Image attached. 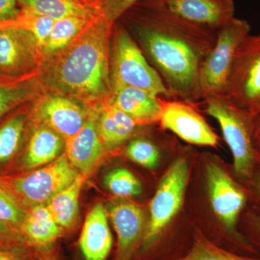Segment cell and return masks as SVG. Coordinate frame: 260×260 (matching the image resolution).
<instances>
[{
  "mask_svg": "<svg viewBox=\"0 0 260 260\" xmlns=\"http://www.w3.org/2000/svg\"><path fill=\"white\" fill-rule=\"evenodd\" d=\"M250 32L249 23L235 17L217 32L213 49L200 69L199 85L202 100L223 96L238 47Z\"/></svg>",
  "mask_w": 260,
  "mask_h": 260,
  "instance_id": "52a82bcc",
  "label": "cell"
},
{
  "mask_svg": "<svg viewBox=\"0 0 260 260\" xmlns=\"http://www.w3.org/2000/svg\"><path fill=\"white\" fill-rule=\"evenodd\" d=\"M260 259V214L254 211L244 215V232H241Z\"/></svg>",
  "mask_w": 260,
  "mask_h": 260,
  "instance_id": "f546056e",
  "label": "cell"
},
{
  "mask_svg": "<svg viewBox=\"0 0 260 260\" xmlns=\"http://www.w3.org/2000/svg\"><path fill=\"white\" fill-rule=\"evenodd\" d=\"M98 119V107L90 109L81 129L65 142L64 153L70 164L85 176L96 167L106 149L99 135Z\"/></svg>",
  "mask_w": 260,
  "mask_h": 260,
  "instance_id": "5bb4252c",
  "label": "cell"
},
{
  "mask_svg": "<svg viewBox=\"0 0 260 260\" xmlns=\"http://www.w3.org/2000/svg\"><path fill=\"white\" fill-rule=\"evenodd\" d=\"M25 214L26 209L14 197L0 187V223L13 228L20 233Z\"/></svg>",
  "mask_w": 260,
  "mask_h": 260,
  "instance_id": "f1b7e54d",
  "label": "cell"
},
{
  "mask_svg": "<svg viewBox=\"0 0 260 260\" xmlns=\"http://www.w3.org/2000/svg\"><path fill=\"white\" fill-rule=\"evenodd\" d=\"M39 80L30 75L20 77L0 74V117L39 94Z\"/></svg>",
  "mask_w": 260,
  "mask_h": 260,
  "instance_id": "7402d4cb",
  "label": "cell"
},
{
  "mask_svg": "<svg viewBox=\"0 0 260 260\" xmlns=\"http://www.w3.org/2000/svg\"><path fill=\"white\" fill-rule=\"evenodd\" d=\"M193 105L179 99H162L159 123L189 144L216 146L218 136Z\"/></svg>",
  "mask_w": 260,
  "mask_h": 260,
  "instance_id": "9c48e42d",
  "label": "cell"
},
{
  "mask_svg": "<svg viewBox=\"0 0 260 260\" xmlns=\"http://www.w3.org/2000/svg\"><path fill=\"white\" fill-rule=\"evenodd\" d=\"M250 113L260 106V34H249L238 47L223 96Z\"/></svg>",
  "mask_w": 260,
  "mask_h": 260,
  "instance_id": "ba28073f",
  "label": "cell"
},
{
  "mask_svg": "<svg viewBox=\"0 0 260 260\" xmlns=\"http://www.w3.org/2000/svg\"><path fill=\"white\" fill-rule=\"evenodd\" d=\"M54 23V19L21 10L16 18L0 22V29L18 28L31 32L37 38L41 49L49 37Z\"/></svg>",
  "mask_w": 260,
  "mask_h": 260,
  "instance_id": "d4e9b609",
  "label": "cell"
},
{
  "mask_svg": "<svg viewBox=\"0 0 260 260\" xmlns=\"http://www.w3.org/2000/svg\"><path fill=\"white\" fill-rule=\"evenodd\" d=\"M249 117H250L253 140H254L256 149L260 153V106L255 110L249 113Z\"/></svg>",
  "mask_w": 260,
  "mask_h": 260,
  "instance_id": "d590c367",
  "label": "cell"
},
{
  "mask_svg": "<svg viewBox=\"0 0 260 260\" xmlns=\"http://www.w3.org/2000/svg\"><path fill=\"white\" fill-rule=\"evenodd\" d=\"M85 179L86 176L80 174L71 185L53 197L46 205L63 232L70 230L76 224L79 215L80 191Z\"/></svg>",
  "mask_w": 260,
  "mask_h": 260,
  "instance_id": "44dd1931",
  "label": "cell"
},
{
  "mask_svg": "<svg viewBox=\"0 0 260 260\" xmlns=\"http://www.w3.org/2000/svg\"><path fill=\"white\" fill-rule=\"evenodd\" d=\"M125 154L130 160L149 169L158 167L161 155L158 145L145 138L130 140L126 146Z\"/></svg>",
  "mask_w": 260,
  "mask_h": 260,
  "instance_id": "83f0119b",
  "label": "cell"
},
{
  "mask_svg": "<svg viewBox=\"0 0 260 260\" xmlns=\"http://www.w3.org/2000/svg\"><path fill=\"white\" fill-rule=\"evenodd\" d=\"M111 102L129 116L138 126L159 123L162 110L161 98L134 87L112 88Z\"/></svg>",
  "mask_w": 260,
  "mask_h": 260,
  "instance_id": "9a60e30c",
  "label": "cell"
},
{
  "mask_svg": "<svg viewBox=\"0 0 260 260\" xmlns=\"http://www.w3.org/2000/svg\"><path fill=\"white\" fill-rule=\"evenodd\" d=\"M177 260H260L254 256L242 255L220 247L203 233L195 232L190 249Z\"/></svg>",
  "mask_w": 260,
  "mask_h": 260,
  "instance_id": "cb8c5ba5",
  "label": "cell"
},
{
  "mask_svg": "<svg viewBox=\"0 0 260 260\" xmlns=\"http://www.w3.org/2000/svg\"><path fill=\"white\" fill-rule=\"evenodd\" d=\"M187 160L179 157L164 174L150 205V220L138 255L156 245L172 219L181 209L189 179Z\"/></svg>",
  "mask_w": 260,
  "mask_h": 260,
  "instance_id": "8992f818",
  "label": "cell"
},
{
  "mask_svg": "<svg viewBox=\"0 0 260 260\" xmlns=\"http://www.w3.org/2000/svg\"><path fill=\"white\" fill-rule=\"evenodd\" d=\"M0 260H39V252L28 246L0 245Z\"/></svg>",
  "mask_w": 260,
  "mask_h": 260,
  "instance_id": "1f68e13d",
  "label": "cell"
},
{
  "mask_svg": "<svg viewBox=\"0 0 260 260\" xmlns=\"http://www.w3.org/2000/svg\"><path fill=\"white\" fill-rule=\"evenodd\" d=\"M248 184L250 187L249 192H250L251 199L254 200V203H256L260 209V153L258 155L252 177Z\"/></svg>",
  "mask_w": 260,
  "mask_h": 260,
  "instance_id": "e575fe53",
  "label": "cell"
},
{
  "mask_svg": "<svg viewBox=\"0 0 260 260\" xmlns=\"http://www.w3.org/2000/svg\"><path fill=\"white\" fill-rule=\"evenodd\" d=\"M119 20L158 72L173 99L194 104L201 100L199 77L217 32L185 21L162 0H141Z\"/></svg>",
  "mask_w": 260,
  "mask_h": 260,
  "instance_id": "6da1fadb",
  "label": "cell"
},
{
  "mask_svg": "<svg viewBox=\"0 0 260 260\" xmlns=\"http://www.w3.org/2000/svg\"><path fill=\"white\" fill-rule=\"evenodd\" d=\"M20 10L54 19L69 16L93 19L101 13L99 3L90 0H17Z\"/></svg>",
  "mask_w": 260,
  "mask_h": 260,
  "instance_id": "d6986e66",
  "label": "cell"
},
{
  "mask_svg": "<svg viewBox=\"0 0 260 260\" xmlns=\"http://www.w3.org/2000/svg\"><path fill=\"white\" fill-rule=\"evenodd\" d=\"M112 244L107 208L102 203H97L85 218L80 237V250L85 260H106Z\"/></svg>",
  "mask_w": 260,
  "mask_h": 260,
  "instance_id": "2e32d148",
  "label": "cell"
},
{
  "mask_svg": "<svg viewBox=\"0 0 260 260\" xmlns=\"http://www.w3.org/2000/svg\"><path fill=\"white\" fill-rule=\"evenodd\" d=\"M63 232L46 205H37L26 209L20 229L27 245L38 252L47 250L56 245Z\"/></svg>",
  "mask_w": 260,
  "mask_h": 260,
  "instance_id": "e0dca14e",
  "label": "cell"
},
{
  "mask_svg": "<svg viewBox=\"0 0 260 260\" xmlns=\"http://www.w3.org/2000/svg\"><path fill=\"white\" fill-rule=\"evenodd\" d=\"M169 11L188 23L218 32L235 18L234 0H162Z\"/></svg>",
  "mask_w": 260,
  "mask_h": 260,
  "instance_id": "4fadbf2b",
  "label": "cell"
},
{
  "mask_svg": "<svg viewBox=\"0 0 260 260\" xmlns=\"http://www.w3.org/2000/svg\"><path fill=\"white\" fill-rule=\"evenodd\" d=\"M90 1L94 2V3H99V0H90Z\"/></svg>",
  "mask_w": 260,
  "mask_h": 260,
  "instance_id": "74e56055",
  "label": "cell"
},
{
  "mask_svg": "<svg viewBox=\"0 0 260 260\" xmlns=\"http://www.w3.org/2000/svg\"><path fill=\"white\" fill-rule=\"evenodd\" d=\"M39 260H62L59 248L54 245L47 250L39 251Z\"/></svg>",
  "mask_w": 260,
  "mask_h": 260,
  "instance_id": "8d00e7d4",
  "label": "cell"
},
{
  "mask_svg": "<svg viewBox=\"0 0 260 260\" xmlns=\"http://www.w3.org/2000/svg\"><path fill=\"white\" fill-rule=\"evenodd\" d=\"M20 11L17 0H0V22L13 20Z\"/></svg>",
  "mask_w": 260,
  "mask_h": 260,
  "instance_id": "836d02e7",
  "label": "cell"
},
{
  "mask_svg": "<svg viewBox=\"0 0 260 260\" xmlns=\"http://www.w3.org/2000/svg\"><path fill=\"white\" fill-rule=\"evenodd\" d=\"M205 112L218 121L224 140L230 148L234 171L238 179L248 184L255 168L259 151L251 133L249 113L223 97L203 100Z\"/></svg>",
  "mask_w": 260,
  "mask_h": 260,
  "instance_id": "277c9868",
  "label": "cell"
},
{
  "mask_svg": "<svg viewBox=\"0 0 260 260\" xmlns=\"http://www.w3.org/2000/svg\"><path fill=\"white\" fill-rule=\"evenodd\" d=\"M99 135L106 149L114 150L125 143L139 126L133 119L116 108L110 99L98 106Z\"/></svg>",
  "mask_w": 260,
  "mask_h": 260,
  "instance_id": "ac0fdd59",
  "label": "cell"
},
{
  "mask_svg": "<svg viewBox=\"0 0 260 260\" xmlns=\"http://www.w3.org/2000/svg\"><path fill=\"white\" fill-rule=\"evenodd\" d=\"M65 142L60 135L47 126L39 124L29 140L23 158L25 169L47 165L61 155Z\"/></svg>",
  "mask_w": 260,
  "mask_h": 260,
  "instance_id": "ffe728a7",
  "label": "cell"
},
{
  "mask_svg": "<svg viewBox=\"0 0 260 260\" xmlns=\"http://www.w3.org/2000/svg\"><path fill=\"white\" fill-rule=\"evenodd\" d=\"M205 175L212 208L221 222L231 244L237 254L256 256L252 246L238 226L247 201V191L218 164H208Z\"/></svg>",
  "mask_w": 260,
  "mask_h": 260,
  "instance_id": "5b68a950",
  "label": "cell"
},
{
  "mask_svg": "<svg viewBox=\"0 0 260 260\" xmlns=\"http://www.w3.org/2000/svg\"><path fill=\"white\" fill-rule=\"evenodd\" d=\"M104 184L108 190L119 198H132L141 194V182L124 168H116L106 174Z\"/></svg>",
  "mask_w": 260,
  "mask_h": 260,
  "instance_id": "4316f807",
  "label": "cell"
},
{
  "mask_svg": "<svg viewBox=\"0 0 260 260\" xmlns=\"http://www.w3.org/2000/svg\"><path fill=\"white\" fill-rule=\"evenodd\" d=\"M41 62L40 47L34 34L22 29H0V74L30 75Z\"/></svg>",
  "mask_w": 260,
  "mask_h": 260,
  "instance_id": "30bf717a",
  "label": "cell"
},
{
  "mask_svg": "<svg viewBox=\"0 0 260 260\" xmlns=\"http://www.w3.org/2000/svg\"><path fill=\"white\" fill-rule=\"evenodd\" d=\"M34 113L39 124L50 128L64 142L81 129L88 116V111L76 100L56 93L39 99Z\"/></svg>",
  "mask_w": 260,
  "mask_h": 260,
  "instance_id": "7c38bea8",
  "label": "cell"
},
{
  "mask_svg": "<svg viewBox=\"0 0 260 260\" xmlns=\"http://www.w3.org/2000/svg\"><path fill=\"white\" fill-rule=\"evenodd\" d=\"M0 245L4 246H28L24 241L23 238L22 237L21 234L18 231L1 223H0Z\"/></svg>",
  "mask_w": 260,
  "mask_h": 260,
  "instance_id": "d6a6232c",
  "label": "cell"
},
{
  "mask_svg": "<svg viewBox=\"0 0 260 260\" xmlns=\"http://www.w3.org/2000/svg\"><path fill=\"white\" fill-rule=\"evenodd\" d=\"M111 52L112 88L134 87L164 99H173L158 72L123 24L114 23Z\"/></svg>",
  "mask_w": 260,
  "mask_h": 260,
  "instance_id": "3957f363",
  "label": "cell"
},
{
  "mask_svg": "<svg viewBox=\"0 0 260 260\" xmlns=\"http://www.w3.org/2000/svg\"><path fill=\"white\" fill-rule=\"evenodd\" d=\"M25 121V114H19L0 127V164L10 160L18 151Z\"/></svg>",
  "mask_w": 260,
  "mask_h": 260,
  "instance_id": "484cf974",
  "label": "cell"
},
{
  "mask_svg": "<svg viewBox=\"0 0 260 260\" xmlns=\"http://www.w3.org/2000/svg\"><path fill=\"white\" fill-rule=\"evenodd\" d=\"M107 211L117 236L114 260H134L148 225L143 210L134 203L118 200L108 205Z\"/></svg>",
  "mask_w": 260,
  "mask_h": 260,
  "instance_id": "8fae6325",
  "label": "cell"
},
{
  "mask_svg": "<svg viewBox=\"0 0 260 260\" xmlns=\"http://www.w3.org/2000/svg\"><path fill=\"white\" fill-rule=\"evenodd\" d=\"M141 0H99L101 13L114 24L121 15Z\"/></svg>",
  "mask_w": 260,
  "mask_h": 260,
  "instance_id": "4dcf8cb0",
  "label": "cell"
},
{
  "mask_svg": "<svg viewBox=\"0 0 260 260\" xmlns=\"http://www.w3.org/2000/svg\"><path fill=\"white\" fill-rule=\"evenodd\" d=\"M94 19L69 16L54 20L50 34L41 49L42 61L67 47Z\"/></svg>",
  "mask_w": 260,
  "mask_h": 260,
  "instance_id": "603a6c76",
  "label": "cell"
},
{
  "mask_svg": "<svg viewBox=\"0 0 260 260\" xmlns=\"http://www.w3.org/2000/svg\"><path fill=\"white\" fill-rule=\"evenodd\" d=\"M114 24L100 14L74 40L38 68L39 82L54 93L86 104L112 93L111 40Z\"/></svg>",
  "mask_w": 260,
  "mask_h": 260,
  "instance_id": "7a4b0ae2",
  "label": "cell"
}]
</instances>
